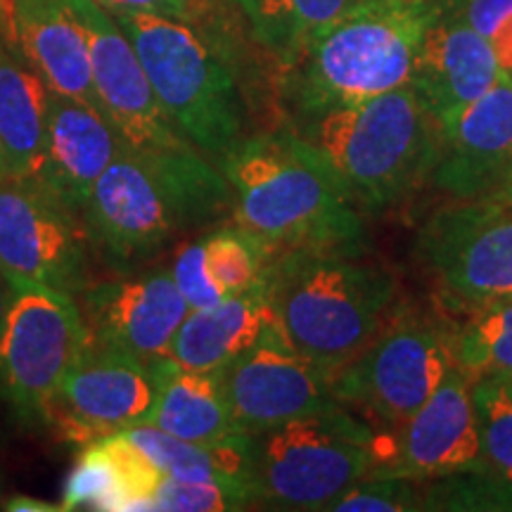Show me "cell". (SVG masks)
<instances>
[{"label": "cell", "instance_id": "cell-1", "mask_svg": "<svg viewBox=\"0 0 512 512\" xmlns=\"http://www.w3.org/2000/svg\"><path fill=\"white\" fill-rule=\"evenodd\" d=\"M226 216H233V190L219 164L195 145L121 143L81 221L91 254L112 273H131L190 233L221 226Z\"/></svg>", "mask_w": 512, "mask_h": 512}, {"label": "cell", "instance_id": "cell-2", "mask_svg": "<svg viewBox=\"0 0 512 512\" xmlns=\"http://www.w3.org/2000/svg\"><path fill=\"white\" fill-rule=\"evenodd\" d=\"M216 164L233 190V223L266 264L290 252L358 256L366 247L361 211L297 133L242 136Z\"/></svg>", "mask_w": 512, "mask_h": 512}, {"label": "cell", "instance_id": "cell-3", "mask_svg": "<svg viewBox=\"0 0 512 512\" xmlns=\"http://www.w3.org/2000/svg\"><path fill=\"white\" fill-rule=\"evenodd\" d=\"M297 136L361 214H380L430 181L441 128L408 83L311 114Z\"/></svg>", "mask_w": 512, "mask_h": 512}, {"label": "cell", "instance_id": "cell-4", "mask_svg": "<svg viewBox=\"0 0 512 512\" xmlns=\"http://www.w3.org/2000/svg\"><path fill=\"white\" fill-rule=\"evenodd\" d=\"M261 280L292 347L330 377L361 354L396 302L392 275L351 254H280Z\"/></svg>", "mask_w": 512, "mask_h": 512}, {"label": "cell", "instance_id": "cell-5", "mask_svg": "<svg viewBox=\"0 0 512 512\" xmlns=\"http://www.w3.org/2000/svg\"><path fill=\"white\" fill-rule=\"evenodd\" d=\"M446 0H351L304 60L306 114L375 98L411 83L427 29Z\"/></svg>", "mask_w": 512, "mask_h": 512}, {"label": "cell", "instance_id": "cell-6", "mask_svg": "<svg viewBox=\"0 0 512 512\" xmlns=\"http://www.w3.org/2000/svg\"><path fill=\"white\" fill-rule=\"evenodd\" d=\"M143 62L159 105L183 138L219 162L245 136L233 74L214 48L178 19L110 10Z\"/></svg>", "mask_w": 512, "mask_h": 512}, {"label": "cell", "instance_id": "cell-7", "mask_svg": "<svg viewBox=\"0 0 512 512\" xmlns=\"http://www.w3.org/2000/svg\"><path fill=\"white\" fill-rule=\"evenodd\" d=\"M373 465L375 434L349 408L306 415L254 434L256 503L330 510Z\"/></svg>", "mask_w": 512, "mask_h": 512}, {"label": "cell", "instance_id": "cell-8", "mask_svg": "<svg viewBox=\"0 0 512 512\" xmlns=\"http://www.w3.org/2000/svg\"><path fill=\"white\" fill-rule=\"evenodd\" d=\"M12 290L0 330V396L19 420L50 425L57 392L91 335L74 294L34 283Z\"/></svg>", "mask_w": 512, "mask_h": 512}, {"label": "cell", "instance_id": "cell-9", "mask_svg": "<svg viewBox=\"0 0 512 512\" xmlns=\"http://www.w3.org/2000/svg\"><path fill=\"white\" fill-rule=\"evenodd\" d=\"M453 363L451 330L422 313H401L332 375V392L349 411L396 430L430 399Z\"/></svg>", "mask_w": 512, "mask_h": 512}, {"label": "cell", "instance_id": "cell-10", "mask_svg": "<svg viewBox=\"0 0 512 512\" xmlns=\"http://www.w3.org/2000/svg\"><path fill=\"white\" fill-rule=\"evenodd\" d=\"M219 377L235 430L249 437L342 406L332 377L292 347L275 318Z\"/></svg>", "mask_w": 512, "mask_h": 512}, {"label": "cell", "instance_id": "cell-11", "mask_svg": "<svg viewBox=\"0 0 512 512\" xmlns=\"http://www.w3.org/2000/svg\"><path fill=\"white\" fill-rule=\"evenodd\" d=\"M418 254L458 304L512 297V204L458 200L420 230Z\"/></svg>", "mask_w": 512, "mask_h": 512}, {"label": "cell", "instance_id": "cell-12", "mask_svg": "<svg viewBox=\"0 0 512 512\" xmlns=\"http://www.w3.org/2000/svg\"><path fill=\"white\" fill-rule=\"evenodd\" d=\"M86 228L36 183L0 178V273L10 285L34 283L79 294L88 285Z\"/></svg>", "mask_w": 512, "mask_h": 512}, {"label": "cell", "instance_id": "cell-13", "mask_svg": "<svg viewBox=\"0 0 512 512\" xmlns=\"http://www.w3.org/2000/svg\"><path fill=\"white\" fill-rule=\"evenodd\" d=\"M159 358L91 342L64 377L50 425L76 446L147 425L159 392Z\"/></svg>", "mask_w": 512, "mask_h": 512}, {"label": "cell", "instance_id": "cell-14", "mask_svg": "<svg viewBox=\"0 0 512 512\" xmlns=\"http://www.w3.org/2000/svg\"><path fill=\"white\" fill-rule=\"evenodd\" d=\"M482 441L472 403V380L456 363L434 394L389 437H375L370 475L403 477L413 482L482 470Z\"/></svg>", "mask_w": 512, "mask_h": 512}, {"label": "cell", "instance_id": "cell-15", "mask_svg": "<svg viewBox=\"0 0 512 512\" xmlns=\"http://www.w3.org/2000/svg\"><path fill=\"white\" fill-rule=\"evenodd\" d=\"M93 344L140 358L169 354L190 306L169 266H143L88 283L76 294Z\"/></svg>", "mask_w": 512, "mask_h": 512}, {"label": "cell", "instance_id": "cell-16", "mask_svg": "<svg viewBox=\"0 0 512 512\" xmlns=\"http://www.w3.org/2000/svg\"><path fill=\"white\" fill-rule=\"evenodd\" d=\"M88 41L95 93L102 114L133 147L190 143L159 105L143 62L110 10L95 0H67Z\"/></svg>", "mask_w": 512, "mask_h": 512}, {"label": "cell", "instance_id": "cell-17", "mask_svg": "<svg viewBox=\"0 0 512 512\" xmlns=\"http://www.w3.org/2000/svg\"><path fill=\"white\" fill-rule=\"evenodd\" d=\"M512 171V74L503 72L482 98L441 128L434 188L453 200L489 195Z\"/></svg>", "mask_w": 512, "mask_h": 512}, {"label": "cell", "instance_id": "cell-18", "mask_svg": "<svg viewBox=\"0 0 512 512\" xmlns=\"http://www.w3.org/2000/svg\"><path fill=\"white\" fill-rule=\"evenodd\" d=\"M121 143L117 128L100 112L50 91L41 164L29 183L81 219L95 181L117 157Z\"/></svg>", "mask_w": 512, "mask_h": 512}, {"label": "cell", "instance_id": "cell-19", "mask_svg": "<svg viewBox=\"0 0 512 512\" xmlns=\"http://www.w3.org/2000/svg\"><path fill=\"white\" fill-rule=\"evenodd\" d=\"M503 72L494 48L446 0L444 12L422 38L411 86L444 128L463 107L482 98Z\"/></svg>", "mask_w": 512, "mask_h": 512}, {"label": "cell", "instance_id": "cell-20", "mask_svg": "<svg viewBox=\"0 0 512 512\" xmlns=\"http://www.w3.org/2000/svg\"><path fill=\"white\" fill-rule=\"evenodd\" d=\"M10 31L50 91L102 114L86 34L67 0H10Z\"/></svg>", "mask_w": 512, "mask_h": 512}, {"label": "cell", "instance_id": "cell-21", "mask_svg": "<svg viewBox=\"0 0 512 512\" xmlns=\"http://www.w3.org/2000/svg\"><path fill=\"white\" fill-rule=\"evenodd\" d=\"M162 470L124 432L91 441L64 484L62 510H152Z\"/></svg>", "mask_w": 512, "mask_h": 512}, {"label": "cell", "instance_id": "cell-22", "mask_svg": "<svg viewBox=\"0 0 512 512\" xmlns=\"http://www.w3.org/2000/svg\"><path fill=\"white\" fill-rule=\"evenodd\" d=\"M264 280L245 292L228 294L207 309H192L169 347L171 361L188 370L216 373L252 347L271 323Z\"/></svg>", "mask_w": 512, "mask_h": 512}, {"label": "cell", "instance_id": "cell-23", "mask_svg": "<svg viewBox=\"0 0 512 512\" xmlns=\"http://www.w3.org/2000/svg\"><path fill=\"white\" fill-rule=\"evenodd\" d=\"M48 83L31 67L15 38H0V155L5 174L34 181L43 155Z\"/></svg>", "mask_w": 512, "mask_h": 512}, {"label": "cell", "instance_id": "cell-24", "mask_svg": "<svg viewBox=\"0 0 512 512\" xmlns=\"http://www.w3.org/2000/svg\"><path fill=\"white\" fill-rule=\"evenodd\" d=\"M124 434L140 451L147 453V458L162 470V475L185 479V482L228 486L249 503H256L254 437L249 434H235L216 444H192L152 425L133 427Z\"/></svg>", "mask_w": 512, "mask_h": 512}, {"label": "cell", "instance_id": "cell-25", "mask_svg": "<svg viewBox=\"0 0 512 512\" xmlns=\"http://www.w3.org/2000/svg\"><path fill=\"white\" fill-rule=\"evenodd\" d=\"M147 425L192 444H216L240 434L230 418L219 370H188L169 356L159 358V392Z\"/></svg>", "mask_w": 512, "mask_h": 512}, {"label": "cell", "instance_id": "cell-26", "mask_svg": "<svg viewBox=\"0 0 512 512\" xmlns=\"http://www.w3.org/2000/svg\"><path fill=\"white\" fill-rule=\"evenodd\" d=\"M259 46L283 62H299L342 17L351 0H233Z\"/></svg>", "mask_w": 512, "mask_h": 512}, {"label": "cell", "instance_id": "cell-27", "mask_svg": "<svg viewBox=\"0 0 512 512\" xmlns=\"http://www.w3.org/2000/svg\"><path fill=\"white\" fill-rule=\"evenodd\" d=\"M453 358L472 382L479 377L512 380V297L472 309L453 332Z\"/></svg>", "mask_w": 512, "mask_h": 512}, {"label": "cell", "instance_id": "cell-28", "mask_svg": "<svg viewBox=\"0 0 512 512\" xmlns=\"http://www.w3.org/2000/svg\"><path fill=\"white\" fill-rule=\"evenodd\" d=\"M202 245L211 280L226 297L249 290L264 275L266 256L238 223H221L204 230Z\"/></svg>", "mask_w": 512, "mask_h": 512}, {"label": "cell", "instance_id": "cell-29", "mask_svg": "<svg viewBox=\"0 0 512 512\" xmlns=\"http://www.w3.org/2000/svg\"><path fill=\"white\" fill-rule=\"evenodd\" d=\"M484 465L512 479V380L479 377L472 382Z\"/></svg>", "mask_w": 512, "mask_h": 512}, {"label": "cell", "instance_id": "cell-30", "mask_svg": "<svg viewBox=\"0 0 512 512\" xmlns=\"http://www.w3.org/2000/svg\"><path fill=\"white\" fill-rule=\"evenodd\" d=\"M422 486V510H512V479L486 467L446 475Z\"/></svg>", "mask_w": 512, "mask_h": 512}, {"label": "cell", "instance_id": "cell-31", "mask_svg": "<svg viewBox=\"0 0 512 512\" xmlns=\"http://www.w3.org/2000/svg\"><path fill=\"white\" fill-rule=\"evenodd\" d=\"M420 482L368 475L332 503V512H408L422 510Z\"/></svg>", "mask_w": 512, "mask_h": 512}, {"label": "cell", "instance_id": "cell-32", "mask_svg": "<svg viewBox=\"0 0 512 512\" xmlns=\"http://www.w3.org/2000/svg\"><path fill=\"white\" fill-rule=\"evenodd\" d=\"M247 498L238 491L214 482H185V479L162 477L152 494V510L164 512H226L249 508Z\"/></svg>", "mask_w": 512, "mask_h": 512}, {"label": "cell", "instance_id": "cell-33", "mask_svg": "<svg viewBox=\"0 0 512 512\" xmlns=\"http://www.w3.org/2000/svg\"><path fill=\"white\" fill-rule=\"evenodd\" d=\"M448 8L486 38L498 64L512 74V0H448Z\"/></svg>", "mask_w": 512, "mask_h": 512}, {"label": "cell", "instance_id": "cell-34", "mask_svg": "<svg viewBox=\"0 0 512 512\" xmlns=\"http://www.w3.org/2000/svg\"><path fill=\"white\" fill-rule=\"evenodd\" d=\"M171 275H174L178 290L192 309H207L221 302L226 294L219 290V285L211 280L204 264V245L202 235L197 240H181L176 245L174 261H171Z\"/></svg>", "mask_w": 512, "mask_h": 512}, {"label": "cell", "instance_id": "cell-35", "mask_svg": "<svg viewBox=\"0 0 512 512\" xmlns=\"http://www.w3.org/2000/svg\"><path fill=\"white\" fill-rule=\"evenodd\" d=\"M105 10H133L195 24L209 8V0H95Z\"/></svg>", "mask_w": 512, "mask_h": 512}, {"label": "cell", "instance_id": "cell-36", "mask_svg": "<svg viewBox=\"0 0 512 512\" xmlns=\"http://www.w3.org/2000/svg\"><path fill=\"white\" fill-rule=\"evenodd\" d=\"M3 510H10V512H64L62 505L48 503V501H43V498L22 496V494L3 498Z\"/></svg>", "mask_w": 512, "mask_h": 512}, {"label": "cell", "instance_id": "cell-37", "mask_svg": "<svg viewBox=\"0 0 512 512\" xmlns=\"http://www.w3.org/2000/svg\"><path fill=\"white\" fill-rule=\"evenodd\" d=\"M479 200V197H477ZM484 200H491V202H501V204H512V171L508 176L503 178L501 183L496 185L494 190L489 192V195H484Z\"/></svg>", "mask_w": 512, "mask_h": 512}, {"label": "cell", "instance_id": "cell-38", "mask_svg": "<svg viewBox=\"0 0 512 512\" xmlns=\"http://www.w3.org/2000/svg\"><path fill=\"white\" fill-rule=\"evenodd\" d=\"M12 297H15V290H12V285L5 280V275L0 273V330H3L5 318H8Z\"/></svg>", "mask_w": 512, "mask_h": 512}, {"label": "cell", "instance_id": "cell-39", "mask_svg": "<svg viewBox=\"0 0 512 512\" xmlns=\"http://www.w3.org/2000/svg\"><path fill=\"white\" fill-rule=\"evenodd\" d=\"M10 34V0H0V38Z\"/></svg>", "mask_w": 512, "mask_h": 512}, {"label": "cell", "instance_id": "cell-40", "mask_svg": "<svg viewBox=\"0 0 512 512\" xmlns=\"http://www.w3.org/2000/svg\"><path fill=\"white\" fill-rule=\"evenodd\" d=\"M8 174H5V164H3V155H0V178H5Z\"/></svg>", "mask_w": 512, "mask_h": 512}, {"label": "cell", "instance_id": "cell-41", "mask_svg": "<svg viewBox=\"0 0 512 512\" xmlns=\"http://www.w3.org/2000/svg\"><path fill=\"white\" fill-rule=\"evenodd\" d=\"M0 510H3V496H0Z\"/></svg>", "mask_w": 512, "mask_h": 512}]
</instances>
